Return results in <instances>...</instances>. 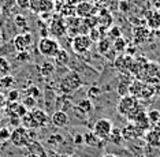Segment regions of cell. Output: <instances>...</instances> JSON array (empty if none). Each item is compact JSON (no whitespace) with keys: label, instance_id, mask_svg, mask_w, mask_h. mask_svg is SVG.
Segmentation results:
<instances>
[{"label":"cell","instance_id":"6da1fadb","mask_svg":"<svg viewBox=\"0 0 160 157\" xmlns=\"http://www.w3.org/2000/svg\"><path fill=\"white\" fill-rule=\"evenodd\" d=\"M116 109L122 116H126L129 120H132L133 116L137 112H140L142 108L140 105V100H137L136 97L130 96V94H126V96H122V98L119 100Z\"/></svg>","mask_w":160,"mask_h":157},{"label":"cell","instance_id":"7a4b0ae2","mask_svg":"<svg viewBox=\"0 0 160 157\" xmlns=\"http://www.w3.org/2000/svg\"><path fill=\"white\" fill-rule=\"evenodd\" d=\"M129 94L137 100H148L156 94V85H148L142 81H133L129 86Z\"/></svg>","mask_w":160,"mask_h":157},{"label":"cell","instance_id":"3957f363","mask_svg":"<svg viewBox=\"0 0 160 157\" xmlns=\"http://www.w3.org/2000/svg\"><path fill=\"white\" fill-rule=\"evenodd\" d=\"M82 85H83V82H82L81 75L77 71H68L62 78V81L59 83V90L63 94H71L72 92L79 89Z\"/></svg>","mask_w":160,"mask_h":157},{"label":"cell","instance_id":"277c9868","mask_svg":"<svg viewBox=\"0 0 160 157\" xmlns=\"http://www.w3.org/2000/svg\"><path fill=\"white\" fill-rule=\"evenodd\" d=\"M10 142H11L12 146L15 148H19V149H23V148H28L29 144L32 141V137L29 134V130H26L25 127L22 126H18L15 127L11 133H10Z\"/></svg>","mask_w":160,"mask_h":157},{"label":"cell","instance_id":"5b68a950","mask_svg":"<svg viewBox=\"0 0 160 157\" xmlns=\"http://www.w3.org/2000/svg\"><path fill=\"white\" fill-rule=\"evenodd\" d=\"M38 52L45 57H55L56 53L59 52L60 49V45H59V41L55 40L53 37H41L38 41Z\"/></svg>","mask_w":160,"mask_h":157},{"label":"cell","instance_id":"8992f818","mask_svg":"<svg viewBox=\"0 0 160 157\" xmlns=\"http://www.w3.org/2000/svg\"><path fill=\"white\" fill-rule=\"evenodd\" d=\"M112 122L107 118H101V119H97L96 123L93 125L92 127V131L96 134V137H99L101 141H108V137H110L111 131H112Z\"/></svg>","mask_w":160,"mask_h":157},{"label":"cell","instance_id":"52a82bcc","mask_svg":"<svg viewBox=\"0 0 160 157\" xmlns=\"http://www.w3.org/2000/svg\"><path fill=\"white\" fill-rule=\"evenodd\" d=\"M92 40L88 34H77L72 37V41H71V47H72V51H74L75 53H85L88 52L90 49V47H92Z\"/></svg>","mask_w":160,"mask_h":157},{"label":"cell","instance_id":"ba28073f","mask_svg":"<svg viewBox=\"0 0 160 157\" xmlns=\"http://www.w3.org/2000/svg\"><path fill=\"white\" fill-rule=\"evenodd\" d=\"M33 44V34L29 32L19 33L18 36H15L12 40V47L15 48L18 52H23L30 48V45Z\"/></svg>","mask_w":160,"mask_h":157},{"label":"cell","instance_id":"9c48e42d","mask_svg":"<svg viewBox=\"0 0 160 157\" xmlns=\"http://www.w3.org/2000/svg\"><path fill=\"white\" fill-rule=\"evenodd\" d=\"M55 8V3L51 0H30L29 10L34 14H45V12H52Z\"/></svg>","mask_w":160,"mask_h":157},{"label":"cell","instance_id":"30bf717a","mask_svg":"<svg viewBox=\"0 0 160 157\" xmlns=\"http://www.w3.org/2000/svg\"><path fill=\"white\" fill-rule=\"evenodd\" d=\"M96 12H97V7L90 2H81L75 6V14L81 19L96 15Z\"/></svg>","mask_w":160,"mask_h":157},{"label":"cell","instance_id":"8fae6325","mask_svg":"<svg viewBox=\"0 0 160 157\" xmlns=\"http://www.w3.org/2000/svg\"><path fill=\"white\" fill-rule=\"evenodd\" d=\"M145 134L144 130H141L138 126H136L134 123H129L122 129V135L125 141H134L138 138H142Z\"/></svg>","mask_w":160,"mask_h":157},{"label":"cell","instance_id":"7c38bea8","mask_svg":"<svg viewBox=\"0 0 160 157\" xmlns=\"http://www.w3.org/2000/svg\"><path fill=\"white\" fill-rule=\"evenodd\" d=\"M133 63V57L129 55H119L115 59V68L123 75H129L130 74V67Z\"/></svg>","mask_w":160,"mask_h":157},{"label":"cell","instance_id":"4fadbf2b","mask_svg":"<svg viewBox=\"0 0 160 157\" xmlns=\"http://www.w3.org/2000/svg\"><path fill=\"white\" fill-rule=\"evenodd\" d=\"M144 140H145V144L148 145V148L159 149L160 148V130L158 127L149 129L148 131H145Z\"/></svg>","mask_w":160,"mask_h":157},{"label":"cell","instance_id":"5bb4252c","mask_svg":"<svg viewBox=\"0 0 160 157\" xmlns=\"http://www.w3.org/2000/svg\"><path fill=\"white\" fill-rule=\"evenodd\" d=\"M48 32L51 34H53L55 37H62L63 34H66L67 32V26H66V22L62 18H55V19L51 21Z\"/></svg>","mask_w":160,"mask_h":157},{"label":"cell","instance_id":"9a60e30c","mask_svg":"<svg viewBox=\"0 0 160 157\" xmlns=\"http://www.w3.org/2000/svg\"><path fill=\"white\" fill-rule=\"evenodd\" d=\"M145 23L151 30H159L160 29V10L153 8L147 11L145 14Z\"/></svg>","mask_w":160,"mask_h":157},{"label":"cell","instance_id":"2e32d148","mask_svg":"<svg viewBox=\"0 0 160 157\" xmlns=\"http://www.w3.org/2000/svg\"><path fill=\"white\" fill-rule=\"evenodd\" d=\"M32 115V119H33L36 127L38 129H41V127H45L49 123V116L47 115L45 111H42V109H38V108H34L32 109V111H29Z\"/></svg>","mask_w":160,"mask_h":157},{"label":"cell","instance_id":"e0dca14e","mask_svg":"<svg viewBox=\"0 0 160 157\" xmlns=\"http://www.w3.org/2000/svg\"><path fill=\"white\" fill-rule=\"evenodd\" d=\"M49 120L56 129H64V127L68 125V115H67V112L58 109V111H55L51 115Z\"/></svg>","mask_w":160,"mask_h":157},{"label":"cell","instance_id":"ac0fdd59","mask_svg":"<svg viewBox=\"0 0 160 157\" xmlns=\"http://www.w3.org/2000/svg\"><path fill=\"white\" fill-rule=\"evenodd\" d=\"M83 135V144L88 148H96V149H101L105 145V141H101L99 137H96V134L93 131H86Z\"/></svg>","mask_w":160,"mask_h":157},{"label":"cell","instance_id":"d6986e66","mask_svg":"<svg viewBox=\"0 0 160 157\" xmlns=\"http://www.w3.org/2000/svg\"><path fill=\"white\" fill-rule=\"evenodd\" d=\"M149 34H151V29L145 25H140V26H136L133 29V37L136 44H142L144 41H147Z\"/></svg>","mask_w":160,"mask_h":157},{"label":"cell","instance_id":"ffe728a7","mask_svg":"<svg viewBox=\"0 0 160 157\" xmlns=\"http://www.w3.org/2000/svg\"><path fill=\"white\" fill-rule=\"evenodd\" d=\"M108 141L111 142V144L116 145V146H121L123 145V135H122V129H119V127H112V131L110 134V137H108Z\"/></svg>","mask_w":160,"mask_h":157},{"label":"cell","instance_id":"44dd1931","mask_svg":"<svg viewBox=\"0 0 160 157\" xmlns=\"http://www.w3.org/2000/svg\"><path fill=\"white\" fill-rule=\"evenodd\" d=\"M75 108H77L78 111H81L82 114L88 115L93 111V103L90 101V98H82V100H79L77 103Z\"/></svg>","mask_w":160,"mask_h":157},{"label":"cell","instance_id":"7402d4cb","mask_svg":"<svg viewBox=\"0 0 160 157\" xmlns=\"http://www.w3.org/2000/svg\"><path fill=\"white\" fill-rule=\"evenodd\" d=\"M97 49H99V52L101 55H107V53H110L111 51H112V42H111V40L108 38V37H103L100 40V41H97Z\"/></svg>","mask_w":160,"mask_h":157},{"label":"cell","instance_id":"603a6c76","mask_svg":"<svg viewBox=\"0 0 160 157\" xmlns=\"http://www.w3.org/2000/svg\"><path fill=\"white\" fill-rule=\"evenodd\" d=\"M14 85H15V78H14L12 75L7 74V75H3L2 78H0V92H3V90L8 92Z\"/></svg>","mask_w":160,"mask_h":157},{"label":"cell","instance_id":"cb8c5ba5","mask_svg":"<svg viewBox=\"0 0 160 157\" xmlns=\"http://www.w3.org/2000/svg\"><path fill=\"white\" fill-rule=\"evenodd\" d=\"M28 149H29V153H36V155H38L40 157H47V150L44 149V146L36 140H33L29 144Z\"/></svg>","mask_w":160,"mask_h":157},{"label":"cell","instance_id":"d4e9b609","mask_svg":"<svg viewBox=\"0 0 160 157\" xmlns=\"http://www.w3.org/2000/svg\"><path fill=\"white\" fill-rule=\"evenodd\" d=\"M40 70V74L42 76H45V78H48L55 72V64L51 63V61H42V64L38 67Z\"/></svg>","mask_w":160,"mask_h":157},{"label":"cell","instance_id":"484cf974","mask_svg":"<svg viewBox=\"0 0 160 157\" xmlns=\"http://www.w3.org/2000/svg\"><path fill=\"white\" fill-rule=\"evenodd\" d=\"M63 141H64V137L62 135V134H52V135H49L47 138V145L51 148H53V149H58Z\"/></svg>","mask_w":160,"mask_h":157},{"label":"cell","instance_id":"4316f807","mask_svg":"<svg viewBox=\"0 0 160 157\" xmlns=\"http://www.w3.org/2000/svg\"><path fill=\"white\" fill-rule=\"evenodd\" d=\"M127 47H129V44H127V40L125 37H119V38H116L115 41L112 42V49H114L116 53L125 52Z\"/></svg>","mask_w":160,"mask_h":157},{"label":"cell","instance_id":"83f0119b","mask_svg":"<svg viewBox=\"0 0 160 157\" xmlns=\"http://www.w3.org/2000/svg\"><path fill=\"white\" fill-rule=\"evenodd\" d=\"M55 59V61L59 66H66V64H68V61H70V56H68V53L66 52L64 49H59V52L56 53V56L53 57Z\"/></svg>","mask_w":160,"mask_h":157},{"label":"cell","instance_id":"f1b7e54d","mask_svg":"<svg viewBox=\"0 0 160 157\" xmlns=\"http://www.w3.org/2000/svg\"><path fill=\"white\" fill-rule=\"evenodd\" d=\"M21 98V92L17 89H10L8 92L6 93V100L7 103H18Z\"/></svg>","mask_w":160,"mask_h":157},{"label":"cell","instance_id":"f546056e","mask_svg":"<svg viewBox=\"0 0 160 157\" xmlns=\"http://www.w3.org/2000/svg\"><path fill=\"white\" fill-rule=\"evenodd\" d=\"M148 120L151 123V126H158V123L160 122V112L158 109H151V111L147 114Z\"/></svg>","mask_w":160,"mask_h":157},{"label":"cell","instance_id":"4dcf8cb0","mask_svg":"<svg viewBox=\"0 0 160 157\" xmlns=\"http://www.w3.org/2000/svg\"><path fill=\"white\" fill-rule=\"evenodd\" d=\"M107 37L112 40V41H115L116 38H119V37H122V30L119 29L118 26H111V27H108V30H107Z\"/></svg>","mask_w":160,"mask_h":157},{"label":"cell","instance_id":"1f68e13d","mask_svg":"<svg viewBox=\"0 0 160 157\" xmlns=\"http://www.w3.org/2000/svg\"><path fill=\"white\" fill-rule=\"evenodd\" d=\"M11 70V64H10V61L6 59V57H0V74L2 75H7Z\"/></svg>","mask_w":160,"mask_h":157},{"label":"cell","instance_id":"d6a6232c","mask_svg":"<svg viewBox=\"0 0 160 157\" xmlns=\"http://www.w3.org/2000/svg\"><path fill=\"white\" fill-rule=\"evenodd\" d=\"M14 25H15L18 29H23V30L28 29V21L23 15H15V18H14Z\"/></svg>","mask_w":160,"mask_h":157},{"label":"cell","instance_id":"836d02e7","mask_svg":"<svg viewBox=\"0 0 160 157\" xmlns=\"http://www.w3.org/2000/svg\"><path fill=\"white\" fill-rule=\"evenodd\" d=\"M22 104L25 105V108L28 109V111H32V109L36 108V105H37V100L33 97H29V96H25L23 100H22Z\"/></svg>","mask_w":160,"mask_h":157},{"label":"cell","instance_id":"e575fe53","mask_svg":"<svg viewBox=\"0 0 160 157\" xmlns=\"http://www.w3.org/2000/svg\"><path fill=\"white\" fill-rule=\"evenodd\" d=\"M26 96H29V97H33V98H40L41 97V90L38 89L37 86H29L28 89H26Z\"/></svg>","mask_w":160,"mask_h":157},{"label":"cell","instance_id":"d590c367","mask_svg":"<svg viewBox=\"0 0 160 157\" xmlns=\"http://www.w3.org/2000/svg\"><path fill=\"white\" fill-rule=\"evenodd\" d=\"M100 94H101V89L99 86H90L89 89H88V96L89 98H99L100 97Z\"/></svg>","mask_w":160,"mask_h":157},{"label":"cell","instance_id":"8d00e7d4","mask_svg":"<svg viewBox=\"0 0 160 157\" xmlns=\"http://www.w3.org/2000/svg\"><path fill=\"white\" fill-rule=\"evenodd\" d=\"M17 60H18V61H30V55H29L28 51H23V52H18Z\"/></svg>","mask_w":160,"mask_h":157},{"label":"cell","instance_id":"74e56055","mask_svg":"<svg viewBox=\"0 0 160 157\" xmlns=\"http://www.w3.org/2000/svg\"><path fill=\"white\" fill-rule=\"evenodd\" d=\"M119 10L125 14L129 12L130 11V3L127 2V0H121V2H119Z\"/></svg>","mask_w":160,"mask_h":157},{"label":"cell","instance_id":"f35d334b","mask_svg":"<svg viewBox=\"0 0 160 157\" xmlns=\"http://www.w3.org/2000/svg\"><path fill=\"white\" fill-rule=\"evenodd\" d=\"M72 144H74L75 146L83 145V135L82 134H74V135H72Z\"/></svg>","mask_w":160,"mask_h":157},{"label":"cell","instance_id":"ab89813d","mask_svg":"<svg viewBox=\"0 0 160 157\" xmlns=\"http://www.w3.org/2000/svg\"><path fill=\"white\" fill-rule=\"evenodd\" d=\"M17 7L22 10H29V4H30V0H15Z\"/></svg>","mask_w":160,"mask_h":157},{"label":"cell","instance_id":"60d3db41","mask_svg":"<svg viewBox=\"0 0 160 157\" xmlns=\"http://www.w3.org/2000/svg\"><path fill=\"white\" fill-rule=\"evenodd\" d=\"M10 138V131L6 129V127H3V129H0V140H8Z\"/></svg>","mask_w":160,"mask_h":157},{"label":"cell","instance_id":"b9f144b4","mask_svg":"<svg viewBox=\"0 0 160 157\" xmlns=\"http://www.w3.org/2000/svg\"><path fill=\"white\" fill-rule=\"evenodd\" d=\"M47 157H63V155L56 150H47Z\"/></svg>","mask_w":160,"mask_h":157},{"label":"cell","instance_id":"7bdbcfd3","mask_svg":"<svg viewBox=\"0 0 160 157\" xmlns=\"http://www.w3.org/2000/svg\"><path fill=\"white\" fill-rule=\"evenodd\" d=\"M7 104V100H6V94L3 92H0V108H4V105Z\"/></svg>","mask_w":160,"mask_h":157},{"label":"cell","instance_id":"ee69618b","mask_svg":"<svg viewBox=\"0 0 160 157\" xmlns=\"http://www.w3.org/2000/svg\"><path fill=\"white\" fill-rule=\"evenodd\" d=\"M148 2H149V4L153 7V8L160 10V0H148Z\"/></svg>","mask_w":160,"mask_h":157},{"label":"cell","instance_id":"f6af8a7d","mask_svg":"<svg viewBox=\"0 0 160 157\" xmlns=\"http://www.w3.org/2000/svg\"><path fill=\"white\" fill-rule=\"evenodd\" d=\"M40 34H41V37H48V34H49L48 29H47V27H41V29H40Z\"/></svg>","mask_w":160,"mask_h":157},{"label":"cell","instance_id":"bcb514c9","mask_svg":"<svg viewBox=\"0 0 160 157\" xmlns=\"http://www.w3.org/2000/svg\"><path fill=\"white\" fill-rule=\"evenodd\" d=\"M4 116H6V114H4V108H0V120L4 118Z\"/></svg>","mask_w":160,"mask_h":157},{"label":"cell","instance_id":"7dc6e473","mask_svg":"<svg viewBox=\"0 0 160 157\" xmlns=\"http://www.w3.org/2000/svg\"><path fill=\"white\" fill-rule=\"evenodd\" d=\"M25 157H40V156L36 155V153H28V155L25 156Z\"/></svg>","mask_w":160,"mask_h":157},{"label":"cell","instance_id":"c3c4849f","mask_svg":"<svg viewBox=\"0 0 160 157\" xmlns=\"http://www.w3.org/2000/svg\"><path fill=\"white\" fill-rule=\"evenodd\" d=\"M101 157H116L115 155H112V153H105L104 156H101Z\"/></svg>","mask_w":160,"mask_h":157},{"label":"cell","instance_id":"681fc988","mask_svg":"<svg viewBox=\"0 0 160 157\" xmlns=\"http://www.w3.org/2000/svg\"><path fill=\"white\" fill-rule=\"evenodd\" d=\"M156 127H158V129H159V130H160V122H159V123H158V126H156Z\"/></svg>","mask_w":160,"mask_h":157},{"label":"cell","instance_id":"f907efd6","mask_svg":"<svg viewBox=\"0 0 160 157\" xmlns=\"http://www.w3.org/2000/svg\"><path fill=\"white\" fill-rule=\"evenodd\" d=\"M63 157H75V156H72V155H71V156H63Z\"/></svg>","mask_w":160,"mask_h":157},{"label":"cell","instance_id":"816d5d0a","mask_svg":"<svg viewBox=\"0 0 160 157\" xmlns=\"http://www.w3.org/2000/svg\"><path fill=\"white\" fill-rule=\"evenodd\" d=\"M51 2H53V3H55V2H58V0H51Z\"/></svg>","mask_w":160,"mask_h":157}]
</instances>
